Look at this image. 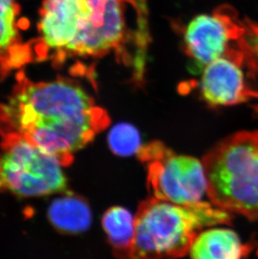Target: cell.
<instances>
[{
  "label": "cell",
  "instance_id": "obj_9",
  "mask_svg": "<svg viewBox=\"0 0 258 259\" xmlns=\"http://www.w3.org/2000/svg\"><path fill=\"white\" fill-rule=\"evenodd\" d=\"M200 89L203 99L212 107L236 105L253 98L238 46L204 67Z\"/></svg>",
  "mask_w": 258,
  "mask_h": 259
},
{
  "label": "cell",
  "instance_id": "obj_1",
  "mask_svg": "<svg viewBox=\"0 0 258 259\" xmlns=\"http://www.w3.org/2000/svg\"><path fill=\"white\" fill-rule=\"evenodd\" d=\"M16 79L10 97L0 103L4 139L29 140L67 166L75 153L110 124L107 111L76 81L59 78L36 82L23 71Z\"/></svg>",
  "mask_w": 258,
  "mask_h": 259
},
{
  "label": "cell",
  "instance_id": "obj_7",
  "mask_svg": "<svg viewBox=\"0 0 258 259\" xmlns=\"http://www.w3.org/2000/svg\"><path fill=\"white\" fill-rule=\"evenodd\" d=\"M246 23L228 6H222L210 15H197L184 30L185 52L198 68L227 54L243 36Z\"/></svg>",
  "mask_w": 258,
  "mask_h": 259
},
{
  "label": "cell",
  "instance_id": "obj_12",
  "mask_svg": "<svg viewBox=\"0 0 258 259\" xmlns=\"http://www.w3.org/2000/svg\"><path fill=\"white\" fill-rule=\"evenodd\" d=\"M50 223L56 230L66 234H79L90 228L93 215L85 200L74 194L64 193L48 208Z\"/></svg>",
  "mask_w": 258,
  "mask_h": 259
},
{
  "label": "cell",
  "instance_id": "obj_3",
  "mask_svg": "<svg viewBox=\"0 0 258 259\" xmlns=\"http://www.w3.org/2000/svg\"><path fill=\"white\" fill-rule=\"evenodd\" d=\"M210 202L228 212L258 220V130L221 140L203 158Z\"/></svg>",
  "mask_w": 258,
  "mask_h": 259
},
{
  "label": "cell",
  "instance_id": "obj_10",
  "mask_svg": "<svg viewBox=\"0 0 258 259\" xmlns=\"http://www.w3.org/2000/svg\"><path fill=\"white\" fill-rule=\"evenodd\" d=\"M16 0H0V78L36 61L34 41H24Z\"/></svg>",
  "mask_w": 258,
  "mask_h": 259
},
{
  "label": "cell",
  "instance_id": "obj_6",
  "mask_svg": "<svg viewBox=\"0 0 258 259\" xmlns=\"http://www.w3.org/2000/svg\"><path fill=\"white\" fill-rule=\"evenodd\" d=\"M91 12L88 0H43L39 38L34 39L36 61H66L72 45L88 25Z\"/></svg>",
  "mask_w": 258,
  "mask_h": 259
},
{
  "label": "cell",
  "instance_id": "obj_2",
  "mask_svg": "<svg viewBox=\"0 0 258 259\" xmlns=\"http://www.w3.org/2000/svg\"><path fill=\"white\" fill-rule=\"evenodd\" d=\"M232 213L211 202L181 205L150 197L139 205L129 259H176L205 227L230 225Z\"/></svg>",
  "mask_w": 258,
  "mask_h": 259
},
{
  "label": "cell",
  "instance_id": "obj_14",
  "mask_svg": "<svg viewBox=\"0 0 258 259\" xmlns=\"http://www.w3.org/2000/svg\"><path fill=\"white\" fill-rule=\"evenodd\" d=\"M107 140L112 153L119 156L136 154L141 148L139 133L128 123H119L112 127Z\"/></svg>",
  "mask_w": 258,
  "mask_h": 259
},
{
  "label": "cell",
  "instance_id": "obj_13",
  "mask_svg": "<svg viewBox=\"0 0 258 259\" xmlns=\"http://www.w3.org/2000/svg\"><path fill=\"white\" fill-rule=\"evenodd\" d=\"M103 230L117 259H129L135 232V217L126 208L112 206L102 219Z\"/></svg>",
  "mask_w": 258,
  "mask_h": 259
},
{
  "label": "cell",
  "instance_id": "obj_4",
  "mask_svg": "<svg viewBox=\"0 0 258 259\" xmlns=\"http://www.w3.org/2000/svg\"><path fill=\"white\" fill-rule=\"evenodd\" d=\"M64 165L56 157L23 138L4 139L0 190L23 198L68 193Z\"/></svg>",
  "mask_w": 258,
  "mask_h": 259
},
{
  "label": "cell",
  "instance_id": "obj_8",
  "mask_svg": "<svg viewBox=\"0 0 258 259\" xmlns=\"http://www.w3.org/2000/svg\"><path fill=\"white\" fill-rule=\"evenodd\" d=\"M88 1L90 19L72 45L68 59H99L112 52H123L130 35L126 18L130 4L127 0Z\"/></svg>",
  "mask_w": 258,
  "mask_h": 259
},
{
  "label": "cell",
  "instance_id": "obj_16",
  "mask_svg": "<svg viewBox=\"0 0 258 259\" xmlns=\"http://www.w3.org/2000/svg\"><path fill=\"white\" fill-rule=\"evenodd\" d=\"M257 253H258V251H257Z\"/></svg>",
  "mask_w": 258,
  "mask_h": 259
},
{
  "label": "cell",
  "instance_id": "obj_5",
  "mask_svg": "<svg viewBox=\"0 0 258 259\" xmlns=\"http://www.w3.org/2000/svg\"><path fill=\"white\" fill-rule=\"evenodd\" d=\"M138 156L146 165L148 186L154 197L181 205L202 201L206 176L198 159L175 154L158 141L141 147Z\"/></svg>",
  "mask_w": 258,
  "mask_h": 259
},
{
  "label": "cell",
  "instance_id": "obj_11",
  "mask_svg": "<svg viewBox=\"0 0 258 259\" xmlns=\"http://www.w3.org/2000/svg\"><path fill=\"white\" fill-rule=\"evenodd\" d=\"M252 249L244 244L234 231L228 228H210L200 232L194 240L191 259H243Z\"/></svg>",
  "mask_w": 258,
  "mask_h": 259
},
{
  "label": "cell",
  "instance_id": "obj_15",
  "mask_svg": "<svg viewBox=\"0 0 258 259\" xmlns=\"http://www.w3.org/2000/svg\"><path fill=\"white\" fill-rule=\"evenodd\" d=\"M130 5H133L134 11L137 15V28L138 35L142 42L149 43V32L148 25V7L146 0H127Z\"/></svg>",
  "mask_w": 258,
  "mask_h": 259
}]
</instances>
